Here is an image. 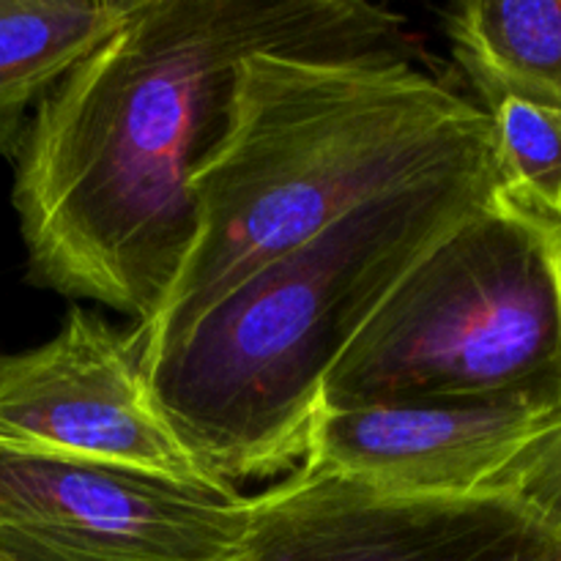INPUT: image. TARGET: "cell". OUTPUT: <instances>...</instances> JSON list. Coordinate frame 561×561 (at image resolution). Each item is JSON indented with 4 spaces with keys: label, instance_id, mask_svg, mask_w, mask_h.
I'll return each instance as SVG.
<instances>
[{
    "label": "cell",
    "instance_id": "cell-1",
    "mask_svg": "<svg viewBox=\"0 0 561 561\" xmlns=\"http://www.w3.org/2000/svg\"><path fill=\"white\" fill-rule=\"evenodd\" d=\"M261 53L411 60L405 16L365 0H137L27 121L11 203L27 279L135 327L162 307L195 236L192 175Z\"/></svg>",
    "mask_w": 561,
    "mask_h": 561
},
{
    "label": "cell",
    "instance_id": "cell-2",
    "mask_svg": "<svg viewBox=\"0 0 561 561\" xmlns=\"http://www.w3.org/2000/svg\"><path fill=\"white\" fill-rule=\"evenodd\" d=\"M496 168L491 115L403 58L244 60L228 126L192 175L195 236L137 359L274 257L400 190Z\"/></svg>",
    "mask_w": 561,
    "mask_h": 561
},
{
    "label": "cell",
    "instance_id": "cell-3",
    "mask_svg": "<svg viewBox=\"0 0 561 561\" xmlns=\"http://www.w3.org/2000/svg\"><path fill=\"white\" fill-rule=\"evenodd\" d=\"M499 186L496 168L438 175L268 261L184 334L140 356L159 414L233 488L301 463L323 381L351 340Z\"/></svg>",
    "mask_w": 561,
    "mask_h": 561
},
{
    "label": "cell",
    "instance_id": "cell-4",
    "mask_svg": "<svg viewBox=\"0 0 561 561\" xmlns=\"http://www.w3.org/2000/svg\"><path fill=\"white\" fill-rule=\"evenodd\" d=\"M400 403L561 414V219L499 186L400 277L318 405Z\"/></svg>",
    "mask_w": 561,
    "mask_h": 561
},
{
    "label": "cell",
    "instance_id": "cell-5",
    "mask_svg": "<svg viewBox=\"0 0 561 561\" xmlns=\"http://www.w3.org/2000/svg\"><path fill=\"white\" fill-rule=\"evenodd\" d=\"M250 496L0 436V559L244 561Z\"/></svg>",
    "mask_w": 561,
    "mask_h": 561
},
{
    "label": "cell",
    "instance_id": "cell-6",
    "mask_svg": "<svg viewBox=\"0 0 561 561\" xmlns=\"http://www.w3.org/2000/svg\"><path fill=\"white\" fill-rule=\"evenodd\" d=\"M244 561H557L561 537L502 493L381 496L301 469L250 496Z\"/></svg>",
    "mask_w": 561,
    "mask_h": 561
},
{
    "label": "cell",
    "instance_id": "cell-7",
    "mask_svg": "<svg viewBox=\"0 0 561 561\" xmlns=\"http://www.w3.org/2000/svg\"><path fill=\"white\" fill-rule=\"evenodd\" d=\"M0 436L203 488L208 471L148 394L129 332L71 307L47 343L0 354Z\"/></svg>",
    "mask_w": 561,
    "mask_h": 561
},
{
    "label": "cell",
    "instance_id": "cell-8",
    "mask_svg": "<svg viewBox=\"0 0 561 561\" xmlns=\"http://www.w3.org/2000/svg\"><path fill=\"white\" fill-rule=\"evenodd\" d=\"M557 416L513 405H318L301 469L381 496H477Z\"/></svg>",
    "mask_w": 561,
    "mask_h": 561
},
{
    "label": "cell",
    "instance_id": "cell-9",
    "mask_svg": "<svg viewBox=\"0 0 561 561\" xmlns=\"http://www.w3.org/2000/svg\"><path fill=\"white\" fill-rule=\"evenodd\" d=\"M137 0H0V157L14 162L31 110L124 27Z\"/></svg>",
    "mask_w": 561,
    "mask_h": 561
},
{
    "label": "cell",
    "instance_id": "cell-10",
    "mask_svg": "<svg viewBox=\"0 0 561 561\" xmlns=\"http://www.w3.org/2000/svg\"><path fill=\"white\" fill-rule=\"evenodd\" d=\"M447 36L482 110L504 96L561 107V0H469Z\"/></svg>",
    "mask_w": 561,
    "mask_h": 561
},
{
    "label": "cell",
    "instance_id": "cell-11",
    "mask_svg": "<svg viewBox=\"0 0 561 561\" xmlns=\"http://www.w3.org/2000/svg\"><path fill=\"white\" fill-rule=\"evenodd\" d=\"M502 186L561 219V107L504 96L488 104Z\"/></svg>",
    "mask_w": 561,
    "mask_h": 561
},
{
    "label": "cell",
    "instance_id": "cell-12",
    "mask_svg": "<svg viewBox=\"0 0 561 561\" xmlns=\"http://www.w3.org/2000/svg\"><path fill=\"white\" fill-rule=\"evenodd\" d=\"M485 493L513 499L561 537V414L488 482Z\"/></svg>",
    "mask_w": 561,
    "mask_h": 561
},
{
    "label": "cell",
    "instance_id": "cell-13",
    "mask_svg": "<svg viewBox=\"0 0 561 561\" xmlns=\"http://www.w3.org/2000/svg\"><path fill=\"white\" fill-rule=\"evenodd\" d=\"M557 561H561V557H559V559H557Z\"/></svg>",
    "mask_w": 561,
    "mask_h": 561
},
{
    "label": "cell",
    "instance_id": "cell-14",
    "mask_svg": "<svg viewBox=\"0 0 561 561\" xmlns=\"http://www.w3.org/2000/svg\"><path fill=\"white\" fill-rule=\"evenodd\" d=\"M0 561H5V559H0Z\"/></svg>",
    "mask_w": 561,
    "mask_h": 561
}]
</instances>
